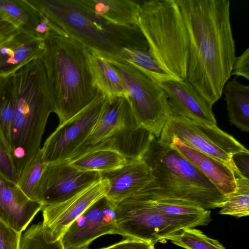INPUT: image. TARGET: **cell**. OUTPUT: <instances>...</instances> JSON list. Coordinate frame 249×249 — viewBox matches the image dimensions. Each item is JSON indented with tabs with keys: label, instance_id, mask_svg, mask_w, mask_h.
I'll return each instance as SVG.
<instances>
[{
	"label": "cell",
	"instance_id": "obj_27",
	"mask_svg": "<svg viewBox=\"0 0 249 249\" xmlns=\"http://www.w3.org/2000/svg\"><path fill=\"white\" fill-rule=\"evenodd\" d=\"M236 181L235 191L226 196L219 207V213L240 218L249 214V179L239 174L236 175Z\"/></svg>",
	"mask_w": 249,
	"mask_h": 249
},
{
	"label": "cell",
	"instance_id": "obj_37",
	"mask_svg": "<svg viewBox=\"0 0 249 249\" xmlns=\"http://www.w3.org/2000/svg\"><path fill=\"white\" fill-rule=\"evenodd\" d=\"M3 19L2 17L0 15V19Z\"/></svg>",
	"mask_w": 249,
	"mask_h": 249
},
{
	"label": "cell",
	"instance_id": "obj_24",
	"mask_svg": "<svg viewBox=\"0 0 249 249\" xmlns=\"http://www.w3.org/2000/svg\"><path fill=\"white\" fill-rule=\"evenodd\" d=\"M126 160L120 153L111 149L93 150L72 160H68L70 164L80 171L99 173L119 168Z\"/></svg>",
	"mask_w": 249,
	"mask_h": 249
},
{
	"label": "cell",
	"instance_id": "obj_28",
	"mask_svg": "<svg viewBox=\"0 0 249 249\" xmlns=\"http://www.w3.org/2000/svg\"><path fill=\"white\" fill-rule=\"evenodd\" d=\"M167 240L186 249H226L218 241L194 228L184 229L176 234L167 236Z\"/></svg>",
	"mask_w": 249,
	"mask_h": 249
},
{
	"label": "cell",
	"instance_id": "obj_33",
	"mask_svg": "<svg viewBox=\"0 0 249 249\" xmlns=\"http://www.w3.org/2000/svg\"><path fill=\"white\" fill-rule=\"evenodd\" d=\"M21 235L0 219V249H20Z\"/></svg>",
	"mask_w": 249,
	"mask_h": 249
},
{
	"label": "cell",
	"instance_id": "obj_25",
	"mask_svg": "<svg viewBox=\"0 0 249 249\" xmlns=\"http://www.w3.org/2000/svg\"><path fill=\"white\" fill-rule=\"evenodd\" d=\"M0 15L17 29L26 28L35 31L40 21L38 14L24 0H0Z\"/></svg>",
	"mask_w": 249,
	"mask_h": 249
},
{
	"label": "cell",
	"instance_id": "obj_1",
	"mask_svg": "<svg viewBox=\"0 0 249 249\" xmlns=\"http://www.w3.org/2000/svg\"><path fill=\"white\" fill-rule=\"evenodd\" d=\"M190 46L186 81L212 106L231 76L235 56L228 0H177Z\"/></svg>",
	"mask_w": 249,
	"mask_h": 249
},
{
	"label": "cell",
	"instance_id": "obj_35",
	"mask_svg": "<svg viewBox=\"0 0 249 249\" xmlns=\"http://www.w3.org/2000/svg\"><path fill=\"white\" fill-rule=\"evenodd\" d=\"M154 246L145 241L125 238L119 242L98 249H152Z\"/></svg>",
	"mask_w": 249,
	"mask_h": 249
},
{
	"label": "cell",
	"instance_id": "obj_16",
	"mask_svg": "<svg viewBox=\"0 0 249 249\" xmlns=\"http://www.w3.org/2000/svg\"><path fill=\"white\" fill-rule=\"evenodd\" d=\"M43 206L0 172V219L4 223L22 233Z\"/></svg>",
	"mask_w": 249,
	"mask_h": 249
},
{
	"label": "cell",
	"instance_id": "obj_23",
	"mask_svg": "<svg viewBox=\"0 0 249 249\" xmlns=\"http://www.w3.org/2000/svg\"><path fill=\"white\" fill-rule=\"evenodd\" d=\"M230 122L241 131H249V86L236 78L226 83L223 90Z\"/></svg>",
	"mask_w": 249,
	"mask_h": 249
},
{
	"label": "cell",
	"instance_id": "obj_7",
	"mask_svg": "<svg viewBox=\"0 0 249 249\" xmlns=\"http://www.w3.org/2000/svg\"><path fill=\"white\" fill-rule=\"evenodd\" d=\"M153 136L138 124L125 97L107 99L91 132L68 160L99 149L113 150L127 160H141Z\"/></svg>",
	"mask_w": 249,
	"mask_h": 249
},
{
	"label": "cell",
	"instance_id": "obj_8",
	"mask_svg": "<svg viewBox=\"0 0 249 249\" xmlns=\"http://www.w3.org/2000/svg\"><path fill=\"white\" fill-rule=\"evenodd\" d=\"M104 58L119 76L138 124L158 139L171 113L160 83L123 59Z\"/></svg>",
	"mask_w": 249,
	"mask_h": 249
},
{
	"label": "cell",
	"instance_id": "obj_4",
	"mask_svg": "<svg viewBox=\"0 0 249 249\" xmlns=\"http://www.w3.org/2000/svg\"><path fill=\"white\" fill-rule=\"evenodd\" d=\"M70 37L104 58L121 59L124 48L148 51L138 27L113 24L89 10L81 0H27Z\"/></svg>",
	"mask_w": 249,
	"mask_h": 249
},
{
	"label": "cell",
	"instance_id": "obj_21",
	"mask_svg": "<svg viewBox=\"0 0 249 249\" xmlns=\"http://www.w3.org/2000/svg\"><path fill=\"white\" fill-rule=\"evenodd\" d=\"M92 13L109 22L129 28L138 27L140 3L133 0H81Z\"/></svg>",
	"mask_w": 249,
	"mask_h": 249
},
{
	"label": "cell",
	"instance_id": "obj_38",
	"mask_svg": "<svg viewBox=\"0 0 249 249\" xmlns=\"http://www.w3.org/2000/svg\"><path fill=\"white\" fill-rule=\"evenodd\" d=\"M152 249H156L155 248V247H154Z\"/></svg>",
	"mask_w": 249,
	"mask_h": 249
},
{
	"label": "cell",
	"instance_id": "obj_12",
	"mask_svg": "<svg viewBox=\"0 0 249 249\" xmlns=\"http://www.w3.org/2000/svg\"><path fill=\"white\" fill-rule=\"evenodd\" d=\"M100 179V173L80 171L68 160L49 162L36 188L33 200L43 205L61 202Z\"/></svg>",
	"mask_w": 249,
	"mask_h": 249
},
{
	"label": "cell",
	"instance_id": "obj_9",
	"mask_svg": "<svg viewBox=\"0 0 249 249\" xmlns=\"http://www.w3.org/2000/svg\"><path fill=\"white\" fill-rule=\"evenodd\" d=\"M116 222L125 238L140 240L155 245L166 237L197 223L174 217L161 212L152 204L142 191L126 198L115 207Z\"/></svg>",
	"mask_w": 249,
	"mask_h": 249
},
{
	"label": "cell",
	"instance_id": "obj_6",
	"mask_svg": "<svg viewBox=\"0 0 249 249\" xmlns=\"http://www.w3.org/2000/svg\"><path fill=\"white\" fill-rule=\"evenodd\" d=\"M138 25L149 53L167 72L186 81L190 42L177 0L143 1Z\"/></svg>",
	"mask_w": 249,
	"mask_h": 249
},
{
	"label": "cell",
	"instance_id": "obj_5",
	"mask_svg": "<svg viewBox=\"0 0 249 249\" xmlns=\"http://www.w3.org/2000/svg\"><path fill=\"white\" fill-rule=\"evenodd\" d=\"M141 160L151 169V189L159 195L188 199L207 210L219 208L226 198L178 151L154 136Z\"/></svg>",
	"mask_w": 249,
	"mask_h": 249
},
{
	"label": "cell",
	"instance_id": "obj_14",
	"mask_svg": "<svg viewBox=\"0 0 249 249\" xmlns=\"http://www.w3.org/2000/svg\"><path fill=\"white\" fill-rule=\"evenodd\" d=\"M107 181L103 178L62 201L43 205L42 229L52 243L59 241L70 225L95 202L106 196Z\"/></svg>",
	"mask_w": 249,
	"mask_h": 249
},
{
	"label": "cell",
	"instance_id": "obj_18",
	"mask_svg": "<svg viewBox=\"0 0 249 249\" xmlns=\"http://www.w3.org/2000/svg\"><path fill=\"white\" fill-rule=\"evenodd\" d=\"M160 84L167 95L173 112L196 122L216 125L213 106L187 81L174 79Z\"/></svg>",
	"mask_w": 249,
	"mask_h": 249
},
{
	"label": "cell",
	"instance_id": "obj_3",
	"mask_svg": "<svg viewBox=\"0 0 249 249\" xmlns=\"http://www.w3.org/2000/svg\"><path fill=\"white\" fill-rule=\"evenodd\" d=\"M6 76L14 100L11 152L18 178L40 149L42 138L53 108L41 58L29 61Z\"/></svg>",
	"mask_w": 249,
	"mask_h": 249
},
{
	"label": "cell",
	"instance_id": "obj_20",
	"mask_svg": "<svg viewBox=\"0 0 249 249\" xmlns=\"http://www.w3.org/2000/svg\"><path fill=\"white\" fill-rule=\"evenodd\" d=\"M150 201L161 212L170 216L206 226L211 221V211L191 200L159 195L150 187L142 191Z\"/></svg>",
	"mask_w": 249,
	"mask_h": 249
},
{
	"label": "cell",
	"instance_id": "obj_13",
	"mask_svg": "<svg viewBox=\"0 0 249 249\" xmlns=\"http://www.w3.org/2000/svg\"><path fill=\"white\" fill-rule=\"evenodd\" d=\"M115 206L105 196L95 202L67 229L58 241L62 249H89L107 234L122 236L116 222Z\"/></svg>",
	"mask_w": 249,
	"mask_h": 249
},
{
	"label": "cell",
	"instance_id": "obj_29",
	"mask_svg": "<svg viewBox=\"0 0 249 249\" xmlns=\"http://www.w3.org/2000/svg\"><path fill=\"white\" fill-rule=\"evenodd\" d=\"M14 100L7 76L0 75V132L11 150Z\"/></svg>",
	"mask_w": 249,
	"mask_h": 249
},
{
	"label": "cell",
	"instance_id": "obj_2",
	"mask_svg": "<svg viewBox=\"0 0 249 249\" xmlns=\"http://www.w3.org/2000/svg\"><path fill=\"white\" fill-rule=\"evenodd\" d=\"M44 39L45 51L41 59L53 112L61 125L91 103L100 92L92 83L89 50L51 21Z\"/></svg>",
	"mask_w": 249,
	"mask_h": 249
},
{
	"label": "cell",
	"instance_id": "obj_10",
	"mask_svg": "<svg viewBox=\"0 0 249 249\" xmlns=\"http://www.w3.org/2000/svg\"><path fill=\"white\" fill-rule=\"evenodd\" d=\"M177 138L191 148L211 156L237 169L232 160L236 153L249 150L216 125L196 122L173 112L158 140L170 144Z\"/></svg>",
	"mask_w": 249,
	"mask_h": 249
},
{
	"label": "cell",
	"instance_id": "obj_15",
	"mask_svg": "<svg viewBox=\"0 0 249 249\" xmlns=\"http://www.w3.org/2000/svg\"><path fill=\"white\" fill-rule=\"evenodd\" d=\"M108 182L106 197L115 207L145 189L154 180L151 169L142 160H127L117 169L100 173Z\"/></svg>",
	"mask_w": 249,
	"mask_h": 249
},
{
	"label": "cell",
	"instance_id": "obj_30",
	"mask_svg": "<svg viewBox=\"0 0 249 249\" xmlns=\"http://www.w3.org/2000/svg\"><path fill=\"white\" fill-rule=\"evenodd\" d=\"M47 164L43 159L40 148L26 165L18 178L17 185L32 200L36 188Z\"/></svg>",
	"mask_w": 249,
	"mask_h": 249
},
{
	"label": "cell",
	"instance_id": "obj_32",
	"mask_svg": "<svg viewBox=\"0 0 249 249\" xmlns=\"http://www.w3.org/2000/svg\"><path fill=\"white\" fill-rule=\"evenodd\" d=\"M0 172L9 180L17 183V173L11 150L0 132Z\"/></svg>",
	"mask_w": 249,
	"mask_h": 249
},
{
	"label": "cell",
	"instance_id": "obj_31",
	"mask_svg": "<svg viewBox=\"0 0 249 249\" xmlns=\"http://www.w3.org/2000/svg\"><path fill=\"white\" fill-rule=\"evenodd\" d=\"M41 223L32 225L22 233L20 249H62L58 241L51 242L44 236Z\"/></svg>",
	"mask_w": 249,
	"mask_h": 249
},
{
	"label": "cell",
	"instance_id": "obj_11",
	"mask_svg": "<svg viewBox=\"0 0 249 249\" xmlns=\"http://www.w3.org/2000/svg\"><path fill=\"white\" fill-rule=\"evenodd\" d=\"M106 101L107 99L100 92L83 109L58 125L41 148L44 161L48 163L68 160L91 132Z\"/></svg>",
	"mask_w": 249,
	"mask_h": 249
},
{
	"label": "cell",
	"instance_id": "obj_22",
	"mask_svg": "<svg viewBox=\"0 0 249 249\" xmlns=\"http://www.w3.org/2000/svg\"><path fill=\"white\" fill-rule=\"evenodd\" d=\"M89 64L93 86L107 99L126 98V92L119 76L104 58L89 51Z\"/></svg>",
	"mask_w": 249,
	"mask_h": 249
},
{
	"label": "cell",
	"instance_id": "obj_26",
	"mask_svg": "<svg viewBox=\"0 0 249 249\" xmlns=\"http://www.w3.org/2000/svg\"><path fill=\"white\" fill-rule=\"evenodd\" d=\"M121 59L134 65L159 83L178 80L164 70L148 51L124 48Z\"/></svg>",
	"mask_w": 249,
	"mask_h": 249
},
{
	"label": "cell",
	"instance_id": "obj_17",
	"mask_svg": "<svg viewBox=\"0 0 249 249\" xmlns=\"http://www.w3.org/2000/svg\"><path fill=\"white\" fill-rule=\"evenodd\" d=\"M45 51L43 37L31 29H18L0 44V75H8L29 61L41 58Z\"/></svg>",
	"mask_w": 249,
	"mask_h": 249
},
{
	"label": "cell",
	"instance_id": "obj_36",
	"mask_svg": "<svg viewBox=\"0 0 249 249\" xmlns=\"http://www.w3.org/2000/svg\"><path fill=\"white\" fill-rule=\"evenodd\" d=\"M232 160L240 174L249 179V151L235 154L232 157Z\"/></svg>",
	"mask_w": 249,
	"mask_h": 249
},
{
	"label": "cell",
	"instance_id": "obj_34",
	"mask_svg": "<svg viewBox=\"0 0 249 249\" xmlns=\"http://www.w3.org/2000/svg\"><path fill=\"white\" fill-rule=\"evenodd\" d=\"M233 75L249 79V48L235 57L231 73V75Z\"/></svg>",
	"mask_w": 249,
	"mask_h": 249
},
{
	"label": "cell",
	"instance_id": "obj_19",
	"mask_svg": "<svg viewBox=\"0 0 249 249\" xmlns=\"http://www.w3.org/2000/svg\"><path fill=\"white\" fill-rule=\"evenodd\" d=\"M168 144L190 161L221 194L228 196L235 191L236 175L239 173L237 169L188 146L177 138Z\"/></svg>",
	"mask_w": 249,
	"mask_h": 249
}]
</instances>
